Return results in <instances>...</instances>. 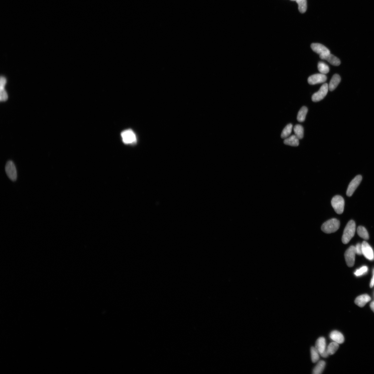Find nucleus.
<instances>
[{
	"label": "nucleus",
	"mask_w": 374,
	"mask_h": 374,
	"mask_svg": "<svg viewBox=\"0 0 374 374\" xmlns=\"http://www.w3.org/2000/svg\"><path fill=\"white\" fill-rule=\"evenodd\" d=\"M362 180V176L361 175H358L351 181L347 190V196L350 197L352 196L354 191L360 184Z\"/></svg>",
	"instance_id": "6e6552de"
},
{
	"label": "nucleus",
	"mask_w": 374,
	"mask_h": 374,
	"mask_svg": "<svg viewBox=\"0 0 374 374\" xmlns=\"http://www.w3.org/2000/svg\"><path fill=\"white\" fill-rule=\"evenodd\" d=\"M373 277L372 278V280H371L370 283V287L371 288H372L374 286V273L373 272Z\"/></svg>",
	"instance_id": "2f4dec72"
},
{
	"label": "nucleus",
	"mask_w": 374,
	"mask_h": 374,
	"mask_svg": "<svg viewBox=\"0 0 374 374\" xmlns=\"http://www.w3.org/2000/svg\"><path fill=\"white\" fill-rule=\"evenodd\" d=\"M8 97L7 92L5 90L4 88H1V94H0V100L1 102H4L6 101Z\"/></svg>",
	"instance_id": "cd10ccee"
},
{
	"label": "nucleus",
	"mask_w": 374,
	"mask_h": 374,
	"mask_svg": "<svg viewBox=\"0 0 374 374\" xmlns=\"http://www.w3.org/2000/svg\"><path fill=\"white\" fill-rule=\"evenodd\" d=\"M322 60H327L329 63L334 66H339L341 64V61L335 56L331 54L320 55Z\"/></svg>",
	"instance_id": "f8f14e48"
},
{
	"label": "nucleus",
	"mask_w": 374,
	"mask_h": 374,
	"mask_svg": "<svg viewBox=\"0 0 374 374\" xmlns=\"http://www.w3.org/2000/svg\"><path fill=\"white\" fill-rule=\"evenodd\" d=\"M311 47L313 51L320 55H327L330 53V50L321 44L312 43L311 44Z\"/></svg>",
	"instance_id": "9b49d317"
},
{
	"label": "nucleus",
	"mask_w": 374,
	"mask_h": 374,
	"mask_svg": "<svg viewBox=\"0 0 374 374\" xmlns=\"http://www.w3.org/2000/svg\"><path fill=\"white\" fill-rule=\"evenodd\" d=\"M293 125L291 124H289L284 129L281 134V137L283 139H286L290 136L291 133Z\"/></svg>",
	"instance_id": "4be33fe9"
},
{
	"label": "nucleus",
	"mask_w": 374,
	"mask_h": 374,
	"mask_svg": "<svg viewBox=\"0 0 374 374\" xmlns=\"http://www.w3.org/2000/svg\"><path fill=\"white\" fill-rule=\"evenodd\" d=\"M371 298L367 294L361 295L356 298L355 301L356 304L360 307H363L370 301Z\"/></svg>",
	"instance_id": "ddd939ff"
},
{
	"label": "nucleus",
	"mask_w": 374,
	"mask_h": 374,
	"mask_svg": "<svg viewBox=\"0 0 374 374\" xmlns=\"http://www.w3.org/2000/svg\"><path fill=\"white\" fill-rule=\"evenodd\" d=\"M316 350L318 351L319 354L322 353L326 349V342L325 338L323 337H320L317 340L316 342L315 347Z\"/></svg>",
	"instance_id": "dca6fc26"
},
{
	"label": "nucleus",
	"mask_w": 374,
	"mask_h": 374,
	"mask_svg": "<svg viewBox=\"0 0 374 374\" xmlns=\"http://www.w3.org/2000/svg\"><path fill=\"white\" fill-rule=\"evenodd\" d=\"M327 79V76L325 74H317L311 76L308 78V81L309 84L313 85L324 83Z\"/></svg>",
	"instance_id": "9d476101"
},
{
	"label": "nucleus",
	"mask_w": 374,
	"mask_h": 374,
	"mask_svg": "<svg viewBox=\"0 0 374 374\" xmlns=\"http://www.w3.org/2000/svg\"><path fill=\"white\" fill-rule=\"evenodd\" d=\"M341 78L338 74H335L332 77L328 86V89L331 91L335 89L341 82Z\"/></svg>",
	"instance_id": "2eb2a0df"
},
{
	"label": "nucleus",
	"mask_w": 374,
	"mask_h": 374,
	"mask_svg": "<svg viewBox=\"0 0 374 374\" xmlns=\"http://www.w3.org/2000/svg\"><path fill=\"white\" fill-rule=\"evenodd\" d=\"M319 72L323 74H327L330 71V68L327 64L323 62H319L318 64Z\"/></svg>",
	"instance_id": "b1692460"
},
{
	"label": "nucleus",
	"mask_w": 374,
	"mask_h": 374,
	"mask_svg": "<svg viewBox=\"0 0 374 374\" xmlns=\"http://www.w3.org/2000/svg\"><path fill=\"white\" fill-rule=\"evenodd\" d=\"M6 83V80L4 77H1V80H0V83H1V88H4V87Z\"/></svg>",
	"instance_id": "c756f323"
},
{
	"label": "nucleus",
	"mask_w": 374,
	"mask_h": 374,
	"mask_svg": "<svg viewBox=\"0 0 374 374\" xmlns=\"http://www.w3.org/2000/svg\"><path fill=\"white\" fill-rule=\"evenodd\" d=\"M330 337L334 342L338 344H342L344 341L343 335L338 331H332L330 334Z\"/></svg>",
	"instance_id": "4468645a"
},
{
	"label": "nucleus",
	"mask_w": 374,
	"mask_h": 374,
	"mask_svg": "<svg viewBox=\"0 0 374 374\" xmlns=\"http://www.w3.org/2000/svg\"><path fill=\"white\" fill-rule=\"evenodd\" d=\"M292 1H297V0H292Z\"/></svg>",
	"instance_id": "f704fd0d"
},
{
	"label": "nucleus",
	"mask_w": 374,
	"mask_h": 374,
	"mask_svg": "<svg viewBox=\"0 0 374 374\" xmlns=\"http://www.w3.org/2000/svg\"><path fill=\"white\" fill-rule=\"evenodd\" d=\"M299 139L294 135L285 139L284 143L286 145L297 147L299 145Z\"/></svg>",
	"instance_id": "f3484780"
},
{
	"label": "nucleus",
	"mask_w": 374,
	"mask_h": 374,
	"mask_svg": "<svg viewBox=\"0 0 374 374\" xmlns=\"http://www.w3.org/2000/svg\"><path fill=\"white\" fill-rule=\"evenodd\" d=\"M356 230L355 222L351 220L346 226L342 237V241L344 244H347L355 235Z\"/></svg>",
	"instance_id": "f257e3e1"
},
{
	"label": "nucleus",
	"mask_w": 374,
	"mask_h": 374,
	"mask_svg": "<svg viewBox=\"0 0 374 374\" xmlns=\"http://www.w3.org/2000/svg\"><path fill=\"white\" fill-rule=\"evenodd\" d=\"M355 250L356 254L359 255L362 254V244L358 243L355 246Z\"/></svg>",
	"instance_id": "c85d7f7f"
},
{
	"label": "nucleus",
	"mask_w": 374,
	"mask_h": 374,
	"mask_svg": "<svg viewBox=\"0 0 374 374\" xmlns=\"http://www.w3.org/2000/svg\"><path fill=\"white\" fill-rule=\"evenodd\" d=\"M362 254L370 261L374 259V254L372 247L367 242L364 241L362 244Z\"/></svg>",
	"instance_id": "1a4fd4ad"
},
{
	"label": "nucleus",
	"mask_w": 374,
	"mask_h": 374,
	"mask_svg": "<svg viewBox=\"0 0 374 374\" xmlns=\"http://www.w3.org/2000/svg\"><path fill=\"white\" fill-rule=\"evenodd\" d=\"M295 135L299 139L303 138L304 135V129L303 126L300 125H297L294 126V129Z\"/></svg>",
	"instance_id": "6ab92c4d"
},
{
	"label": "nucleus",
	"mask_w": 374,
	"mask_h": 374,
	"mask_svg": "<svg viewBox=\"0 0 374 374\" xmlns=\"http://www.w3.org/2000/svg\"><path fill=\"white\" fill-rule=\"evenodd\" d=\"M357 232L360 237L365 240H368L369 239V235L367 230L363 226H360L357 229Z\"/></svg>",
	"instance_id": "aec40b11"
},
{
	"label": "nucleus",
	"mask_w": 374,
	"mask_h": 374,
	"mask_svg": "<svg viewBox=\"0 0 374 374\" xmlns=\"http://www.w3.org/2000/svg\"><path fill=\"white\" fill-rule=\"evenodd\" d=\"M356 254L355 247L351 246L345 253V258L347 265L348 267H351L355 263Z\"/></svg>",
	"instance_id": "39448f33"
},
{
	"label": "nucleus",
	"mask_w": 374,
	"mask_h": 374,
	"mask_svg": "<svg viewBox=\"0 0 374 374\" xmlns=\"http://www.w3.org/2000/svg\"><path fill=\"white\" fill-rule=\"evenodd\" d=\"M370 307L374 313V301L372 302L370 304Z\"/></svg>",
	"instance_id": "473e14b6"
},
{
	"label": "nucleus",
	"mask_w": 374,
	"mask_h": 374,
	"mask_svg": "<svg viewBox=\"0 0 374 374\" xmlns=\"http://www.w3.org/2000/svg\"><path fill=\"white\" fill-rule=\"evenodd\" d=\"M308 111V109L306 106H303L298 113L297 119L299 122H304Z\"/></svg>",
	"instance_id": "a211bd4d"
},
{
	"label": "nucleus",
	"mask_w": 374,
	"mask_h": 374,
	"mask_svg": "<svg viewBox=\"0 0 374 374\" xmlns=\"http://www.w3.org/2000/svg\"><path fill=\"white\" fill-rule=\"evenodd\" d=\"M340 225L339 221L335 218L329 220L323 224L322 226V231L327 234H331L337 231Z\"/></svg>",
	"instance_id": "f03ea898"
},
{
	"label": "nucleus",
	"mask_w": 374,
	"mask_h": 374,
	"mask_svg": "<svg viewBox=\"0 0 374 374\" xmlns=\"http://www.w3.org/2000/svg\"><path fill=\"white\" fill-rule=\"evenodd\" d=\"M328 85L327 83L323 84L319 90L314 93L312 97V100L314 102H319L323 99L327 95L328 90Z\"/></svg>",
	"instance_id": "0eeeda50"
},
{
	"label": "nucleus",
	"mask_w": 374,
	"mask_h": 374,
	"mask_svg": "<svg viewBox=\"0 0 374 374\" xmlns=\"http://www.w3.org/2000/svg\"><path fill=\"white\" fill-rule=\"evenodd\" d=\"M5 171L11 181H15L17 179V172L15 166L12 161H8L5 166Z\"/></svg>",
	"instance_id": "423d86ee"
},
{
	"label": "nucleus",
	"mask_w": 374,
	"mask_h": 374,
	"mask_svg": "<svg viewBox=\"0 0 374 374\" xmlns=\"http://www.w3.org/2000/svg\"><path fill=\"white\" fill-rule=\"evenodd\" d=\"M320 354L322 357H324V358H327L329 355H330L328 353L327 348H326V349L322 353Z\"/></svg>",
	"instance_id": "7c9ffc66"
},
{
	"label": "nucleus",
	"mask_w": 374,
	"mask_h": 374,
	"mask_svg": "<svg viewBox=\"0 0 374 374\" xmlns=\"http://www.w3.org/2000/svg\"><path fill=\"white\" fill-rule=\"evenodd\" d=\"M311 357L312 362L316 363L319 359V353L315 347H312L311 348Z\"/></svg>",
	"instance_id": "a878e982"
},
{
	"label": "nucleus",
	"mask_w": 374,
	"mask_h": 374,
	"mask_svg": "<svg viewBox=\"0 0 374 374\" xmlns=\"http://www.w3.org/2000/svg\"><path fill=\"white\" fill-rule=\"evenodd\" d=\"M298 9L301 13H303L306 12L307 9V2L306 0H297L296 1Z\"/></svg>",
	"instance_id": "393cba45"
},
{
	"label": "nucleus",
	"mask_w": 374,
	"mask_h": 374,
	"mask_svg": "<svg viewBox=\"0 0 374 374\" xmlns=\"http://www.w3.org/2000/svg\"><path fill=\"white\" fill-rule=\"evenodd\" d=\"M373 272L374 273V269H373Z\"/></svg>",
	"instance_id": "72a5a7b5"
},
{
	"label": "nucleus",
	"mask_w": 374,
	"mask_h": 374,
	"mask_svg": "<svg viewBox=\"0 0 374 374\" xmlns=\"http://www.w3.org/2000/svg\"><path fill=\"white\" fill-rule=\"evenodd\" d=\"M339 347V345L337 343L334 342L331 343L327 347L329 355H333L338 350Z\"/></svg>",
	"instance_id": "5701e85b"
},
{
	"label": "nucleus",
	"mask_w": 374,
	"mask_h": 374,
	"mask_svg": "<svg viewBox=\"0 0 374 374\" xmlns=\"http://www.w3.org/2000/svg\"><path fill=\"white\" fill-rule=\"evenodd\" d=\"M325 362L324 361H320L314 367L313 370L314 374H321L324 371L325 366Z\"/></svg>",
	"instance_id": "412c9836"
},
{
	"label": "nucleus",
	"mask_w": 374,
	"mask_h": 374,
	"mask_svg": "<svg viewBox=\"0 0 374 374\" xmlns=\"http://www.w3.org/2000/svg\"><path fill=\"white\" fill-rule=\"evenodd\" d=\"M123 142L126 144H133L137 142L136 135L131 129H128L121 134Z\"/></svg>",
	"instance_id": "20e7f679"
},
{
	"label": "nucleus",
	"mask_w": 374,
	"mask_h": 374,
	"mask_svg": "<svg viewBox=\"0 0 374 374\" xmlns=\"http://www.w3.org/2000/svg\"><path fill=\"white\" fill-rule=\"evenodd\" d=\"M331 204L337 213L341 214L343 212L345 202L342 196L338 195L334 196L331 199Z\"/></svg>",
	"instance_id": "7ed1b4c3"
},
{
	"label": "nucleus",
	"mask_w": 374,
	"mask_h": 374,
	"mask_svg": "<svg viewBox=\"0 0 374 374\" xmlns=\"http://www.w3.org/2000/svg\"><path fill=\"white\" fill-rule=\"evenodd\" d=\"M368 268L367 266H362L360 268L357 269L354 273V274L357 277L361 276L366 273L368 271Z\"/></svg>",
	"instance_id": "bb28decb"
}]
</instances>
